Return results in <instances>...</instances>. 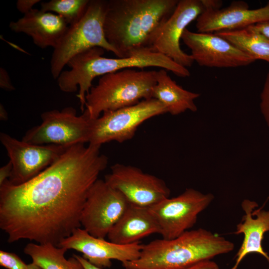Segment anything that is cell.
I'll return each instance as SVG.
<instances>
[{
  "label": "cell",
  "mask_w": 269,
  "mask_h": 269,
  "mask_svg": "<svg viewBox=\"0 0 269 269\" xmlns=\"http://www.w3.org/2000/svg\"><path fill=\"white\" fill-rule=\"evenodd\" d=\"M11 31L23 33L30 36L37 47L54 48L69 25L60 16L50 12L33 8L9 24Z\"/></svg>",
  "instance_id": "e0dca14e"
},
{
  "label": "cell",
  "mask_w": 269,
  "mask_h": 269,
  "mask_svg": "<svg viewBox=\"0 0 269 269\" xmlns=\"http://www.w3.org/2000/svg\"><path fill=\"white\" fill-rule=\"evenodd\" d=\"M90 0H50L40 2V9L61 16L69 25L78 21L85 13Z\"/></svg>",
  "instance_id": "603a6c76"
},
{
  "label": "cell",
  "mask_w": 269,
  "mask_h": 269,
  "mask_svg": "<svg viewBox=\"0 0 269 269\" xmlns=\"http://www.w3.org/2000/svg\"><path fill=\"white\" fill-rule=\"evenodd\" d=\"M41 2L40 0H18L16 7L19 12L25 14L33 9L34 5Z\"/></svg>",
  "instance_id": "4316f807"
},
{
  "label": "cell",
  "mask_w": 269,
  "mask_h": 269,
  "mask_svg": "<svg viewBox=\"0 0 269 269\" xmlns=\"http://www.w3.org/2000/svg\"><path fill=\"white\" fill-rule=\"evenodd\" d=\"M26 269H41L39 266L33 263L27 265Z\"/></svg>",
  "instance_id": "d6a6232c"
},
{
  "label": "cell",
  "mask_w": 269,
  "mask_h": 269,
  "mask_svg": "<svg viewBox=\"0 0 269 269\" xmlns=\"http://www.w3.org/2000/svg\"><path fill=\"white\" fill-rule=\"evenodd\" d=\"M234 244L202 228L188 230L171 240L143 245L138 259L122 263L126 269H183L233 250Z\"/></svg>",
  "instance_id": "3957f363"
},
{
  "label": "cell",
  "mask_w": 269,
  "mask_h": 269,
  "mask_svg": "<svg viewBox=\"0 0 269 269\" xmlns=\"http://www.w3.org/2000/svg\"><path fill=\"white\" fill-rule=\"evenodd\" d=\"M73 255L80 262L85 269H103L92 265L82 256L77 255Z\"/></svg>",
  "instance_id": "4dcf8cb0"
},
{
  "label": "cell",
  "mask_w": 269,
  "mask_h": 269,
  "mask_svg": "<svg viewBox=\"0 0 269 269\" xmlns=\"http://www.w3.org/2000/svg\"><path fill=\"white\" fill-rule=\"evenodd\" d=\"M57 246L80 252L91 264L103 269L111 266L112 260L122 263L136 260L140 255L143 245L140 242L129 245L116 244L95 237L84 229L79 228L62 240Z\"/></svg>",
  "instance_id": "9a60e30c"
},
{
  "label": "cell",
  "mask_w": 269,
  "mask_h": 269,
  "mask_svg": "<svg viewBox=\"0 0 269 269\" xmlns=\"http://www.w3.org/2000/svg\"><path fill=\"white\" fill-rule=\"evenodd\" d=\"M12 166L11 162L9 161L6 164L0 168V185L5 181L8 180L11 176Z\"/></svg>",
  "instance_id": "83f0119b"
},
{
  "label": "cell",
  "mask_w": 269,
  "mask_h": 269,
  "mask_svg": "<svg viewBox=\"0 0 269 269\" xmlns=\"http://www.w3.org/2000/svg\"><path fill=\"white\" fill-rule=\"evenodd\" d=\"M0 141L12 166L8 181L20 185L31 180L52 164L69 146L38 145L0 133Z\"/></svg>",
  "instance_id": "4fadbf2b"
},
{
  "label": "cell",
  "mask_w": 269,
  "mask_h": 269,
  "mask_svg": "<svg viewBox=\"0 0 269 269\" xmlns=\"http://www.w3.org/2000/svg\"><path fill=\"white\" fill-rule=\"evenodd\" d=\"M156 71L129 68L101 76L85 97L83 112L94 120L108 111L135 105L152 98Z\"/></svg>",
  "instance_id": "277c9868"
},
{
  "label": "cell",
  "mask_w": 269,
  "mask_h": 269,
  "mask_svg": "<svg viewBox=\"0 0 269 269\" xmlns=\"http://www.w3.org/2000/svg\"><path fill=\"white\" fill-rule=\"evenodd\" d=\"M181 39L201 66L229 68L246 66L255 61L215 33L194 32L186 28Z\"/></svg>",
  "instance_id": "5bb4252c"
},
{
  "label": "cell",
  "mask_w": 269,
  "mask_h": 269,
  "mask_svg": "<svg viewBox=\"0 0 269 269\" xmlns=\"http://www.w3.org/2000/svg\"><path fill=\"white\" fill-rule=\"evenodd\" d=\"M254 27L269 39V21L253 25Z\"/></svg>",
  "instance_id": "f546056e"
},
{
  "label": "cell",
  "mask_w": 269,
  "mask_h": 269,
  "mask_svg": "<svg viewBox=\"0 0 269 269\" xmlns=\"http://www.w3.org/2000/svg\"><path fill=\"white\" fill-rule=\"evenodd\" d=\"M26 264L16 254L0 251V266L7 269H26Z\"/></svg>",
  "instance_id": "cb8c5ba5"
},
{
  "label": "cell",
  "mask_w": 269,
  "mask_h": 269,
  "mask_svg": "<svg viewBox=\"0 0 269 269\" xmlns=\"http://www.w3.org/2000/svg\"><path fill=\"white\" fill-rule=\"evenodd\" d=\"M104 180L135 206L149 208L170 194V189L162 179L130 165H113Z\"/></svg>",
  "instance_id": "7c38bea8"
},
{
  "label": "cell",
  "mask_w": 269,
  "mask_h": 269,
  "mask_svg": "<svg viewBox=\"0 0 269 269\" xmlns=\"http://www.w3.org/2000/svg\"><path fill=\"white\" fill-rule=\"evenodd\" d=\"M255 61L269 63V39L251 25L246 28L214 32Z\"/></svg>",
  "instance_id": "44dd1931"
},
{
  "label": "cell",
  "mask_w": 269,
  "mask_h": 269,
  "mask_svg": "<svg viewBox=\"0 0 269 269\" xmlns=\"http://www.w3.org/2000/svg\"><path fill=\"white\" fill-rule=\"evenodd\" d=\"M241 206L245 215L234 233L243 234L244 240L235 256V263L230 269H237L243 259L253 253L260 254L269 263V256L262 245L264 234L269 231V211L255 210L258 204L247 199L243 200Z\"/></svg>",
  "instance_id": "ac0fdd59"
},
{
  "label": "cell",
  "mask_w": 269,
  "mask_h": 269,
  "mask_svg": "<svg viewBox=\"0 0 269 269\" xmlns=\"http://www.w3.org/2000/svg\"><path fill=\"white\" fill-rule=\"evenodd\" d=\"M269 21V2L257 9H249L244 1H234L223 8H207L196 19L198 32L213 33L242 29Z\"/></svg>",
  "instance_id": "2e32d148"
},
{
  "label": "cell",
  "mask_w": 269,
  "mask_h": 269,
  "mask_svg": "<svg viewBox=\"0 0 269 269\" xmlns=\"http://www.w3.org/2000/svg\"><path fill=\"white\" fill-rule=\"evenodd\" d=\"M0 87L8 91L15 90L7 71L3 67L0 68Z\"/></svg>",
  "instance_id": "484cf974"
},
{
  "label": "cell",
  "mask_w": 269,
  "mask_h": 269,
  "mask_svg": "<svg viewBox=\"0 0 269 269\" xmlns=\"http://www.w3.org/2000/svg\"><path fill=\"white\" fill-rule=\"evenodd\" d=\"M104 49L94 47L85 54L82 63V71L84 77L90 81L97 77L126 69L155 67L172 72L175 75L186 78L190 75L187 68L149 47L139 49L128 57L107 58L103 56Z\"/></svg>",
  "instance_id": "9c48e42d"
},
{
  "label": "cell",
  "mask_w": 269,
  "mask_h": 269,
  "mask_svg": "<svg viewBox=\"0 0 269 269\" xmlns=\"http://www.w3.org/2000/svg\"><path fill=\"white\" fill-rule=\"evenodd\" d=\"M41 123L28 130L21 140L34 144L68 146L89 142L92 120L77 115L72 107L41 114Z\"/></svg>",
  "instance_id": "52a82bcc"
},
{
  "label": "cell",
  "mask_w": 269,
  "mask_h": 269,
  "mask_svg": "<svg viewBox=\"0 0 269 269\" xmlns=\"http://www.w3.org/2000/svg\"><path fill=\"white\" fill-rule=\"evenodd\" d=\"M203 0H180L172 14L155 30L148 47L185 68L194 60L181 48L180 41L187 26L205 9Z\"/></svg>",
  "instance_id": "8fae6325"
},
{
  "label": "cell",
  "mask_w": 269,
  "mask_h": 269,
  "mask_svg": "<svg viewBox=\"0 0 269 269\" xmlns=\"http://www.w3.org/2000/svg\"><path fill=\"white\" fill-rule=\"evenodd\" d=\"M260 108L264 119L269 127V70L261 94Z\"/></svg>",
  "instance_id": "d4e9b609"
},
{
  "label": "cell",
  "mask_w": 269,
  "mask_h": 269,
  "mask_svg": "<svg viewBox=\"0 0 269 269\" xmlns=\"http://www.w3.org/2000/svg\"><path fill=\"white\" fill-rule=\"evenodd\" d=\"M156 80L152 98L161 103L167 113L175 116L187 110L193 112L197 110L194 101L200 94L183 89L171 78L164 69L156 71Z\"/></svg>",
  "instance_id": "ffe728a7"
},
{
  "label": "cell",
  "mask_w": 269,
  "mask_h": 269,
  "mask_svg": "<svg viewBox=\"0 0 269 269\" xmlns=\"http://www.w3.org/2000/svg\"><path fill=\"white\" fill-rule=\"evenodd\" d=\"M155 233L160 234V228L149 208L130 204L107 237L113 243L129 245Z\"/></svg>",
  "instance_id": "d6986e66"
},
{
  "label": "cell",
  "mask_w": 269,
  "mask_h": 269,
  "mask_svg": "<svg viewBox=\"0 0 269 269\" xmlns=\"http://www.w3.org/2000/svg\"><path fill=\"white\" fill-rule=\"evenodd\" d=\"M214 198L211 193L187 188L178 196L165 199L148 208L159 226L162 239L171 240L191 228L198 215Z\"/></svg>",
  "instance_id": "ba28073f"
},
{
  "label": "cell",
  "mask_w": 269,
  "mask_h": 269,
  "mask_svg": "<svg viewBox=\"0 0 269 269\" xmlns=\"http://www.w3.org/2000/svg\"><path fill=\"white\" fill-rule=\"evenodd\" d=\"M101 146L70 145L28 181L0 185V228L9 243L24 239L57 246L81 228L89 191L108 163Z\"/></svg>",
  "instance_id": "6da1fadb"
},
{
  "label": "cell",
  "mask_w": 269,
  "mask_h": 269,
  "mask_svg": "<svg viewBox=\"0 0 269 269\" xmlns=\"http://www.w3.org/2000/svg\"><path fill=\"white\" fill-rule=\"evenodd\" d=\"M0 119L2 121H6L8 119L7 113L3 106L1 104L0 106Z\"/></svg>",
  "instance_id": "1f68e13d"
},
{
  "label": "cell",
  "mask_w": 269,
  "mask_h": 269,
  "mask_svg": "<svg viewBox=\"0 0 269 269\" xmlns=\"http://www.w3.org/2000/svg\"><path fill=\"white\" fill-rule=\"evenodd\" d=\"M130 203L105 180L98 179L90 189L82 210L81 226L91 235L105 239Z\"/></svg>",
  "instance_id": "30bf717a"
},
{
  "label": "cell",
  "mask_w": 269,
  "mask_h": 269,
  "mask_svg": "<svg viewBox=\"0 0 269 269\" xmlns=\"http://www.w3.org/2000/svg\"><path fill=\"white\" fill-rule=\"evenodd\" d=\"M178 0H108L104 32L117 57L148 47L157 27L173 12Z\"/></svg>",
  "instance_id": "7a4b0ae2"
},
{
  "label": "cell",
  "mask_w": 269,
  "mask_h": 269,
  "mask_svg": "<svg viewBox=\"0 0 269 269\" xmlns=\"http://www.w3.org/2000/svg\"><path fill=\"white\" fill-rule=\"evenodd\" d=\"M67 250L52 244L30 243L24 248V253L32 259V263L41 269H85L74 256L67 259L64 257Z\"/></svg>",
  "instance_id": "7402d4cb"
},
{
  "label": "cell",
  "mask_w": 269,
  "mask_h": 269,
  "mask_svg": "<svg viewBox=\"0 0 269 269\" xmlns=\"http://www.w3.org/2000/svg\"><path fill=\"white\" fill-rule=\"evenodd\" d=\"M183 269H220L218 264L211 260L202 262Z\"/></svg>",
  "instance_id": "f1b7e54d"
},
{
  "label": "cell",
  "mask_w": 269,
  "mask_h": 269,
  "mask_svg": "<svg viewBox=\"0 0 269 269\" xmlns=\"http://www.w3.org/2000/svg\"><path fill=\"white\" fill-rule=\"evenodd\" d=\"M108 0H90L82 17L69 25L61 40L53 48L50 60V72L57 79L65 66L76 55L98 47L113 52L115 48L107 40L104 25Z\"/></svg>",
  "instance_id": "5b68a950"
},
{
  "label": "cell",
  "mask_w": 269,
  "mask_h": 269,
  "mask_svg": "<svg viewBox=\"0 0 269 269\" xmlns=\"http://www.w3.org/2000/svg\"><path fill=\"white\" fill-rule=\"evenodd\" d=\"M167 113L164 106L151 98L128 107L104 112L92 120L89 143L101 145L112 141L118 142L132 139L145 121Z\"/></svg>",
  "instance_id": "8992f818"
}]
</instances>
